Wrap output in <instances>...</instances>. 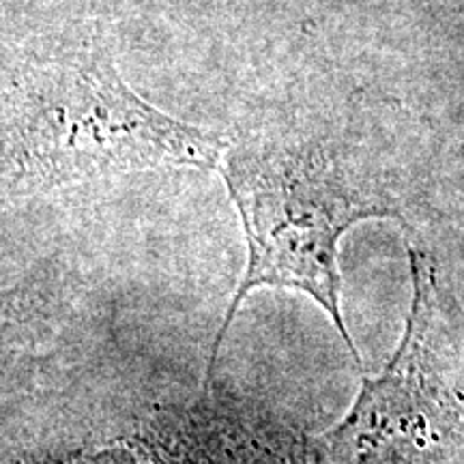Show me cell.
Masks as SVG:
<instances>
[{
	"label": "cell",
	"mask_w": 464,
	"mask_h": 464,
	"mask_svg": "<svg viewBox=\"0 0 464 464\" xmlns=\"http://www.w3.org/2000/svg\"><path fill=\"white\" fill-rule=\"evenodd\" d=\"M224 142L136 95L97 42L11 58L3 75V179L44 189L147 168H218Z\"/></svg>",
	"instance_id": "6da1fadb"
},
{
	"label": "cell",
	"mask_w": 464,
	"mask_h": 464,
	"mask_svg": "<svg viewBox=\"0 0 464 464\" xmlns=\"http://www.w3.org/2000/svg\"><path fill=\"white\" fill-rule=\"evenodd\" d=\"M219 170L239 208L247 239V266L213 340L208 382L219 348L241 301L258 286L307 293L332 316L359 363L342 316L338 246L344 232L368 218L393 216L342 161L338 149L316 138L252 136L226 150Z\"/></svg>",
	"instance_id": "7a4b0ae2"
},
{
	"label": "cell",
	"mask_w": 464,
	"mask_h": 464,
	"mask_svg": "<svg viewBox=\"0 0 464 464\" xmlns=\"http://www.w3.org/2000/svg\"><path fill=\"white\" fill-rule=\"evenodd\" d=\"M413 305L385 372L314 445L316 464H464V312L411 249Z\"/></svg>",
	"instance_id": "3957f363"
}]
</instances>
